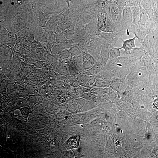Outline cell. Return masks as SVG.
Returning a JSON list of instances; mask_svg holds the SVG:
<instances>
[{"mask_svg":"<svg viewBox=\"0 0 158 158\" xmlns=\"http://www.w3.org/2000/svg\"><path fill=\"white\" fill-rule=\"evenodd\" d=\"M82 54L83 57V68L85 72L91 68L97 61L88 52L83 51Z\"/></svg>","mask_w":158,"mask_h":158,"instance_id":"1","label":"cell"},{"mask_svg":"<svg viewBox=\"0 0 158 158\" xmlns=\"http://www.w3.org/2000/svg\"><path fill=\"white\" fill-rule=\"evenodd\" d=\"M101 38L107 43L113 46L117 41L120 38L116 32H113L103 33L101 35Z\"/></svg>","mask_w":158,"mask_h":158,"instance_id":"2","label":"cell"},{"mask_svg":"<svg viewBox=\"0 0 158 158\" xmlns=\"http://www.w3.org/2000/svg\"><path fill=\"white\" fill-rule=\"evenodd\" d=\"M108 14L104 12L100 13L98 15V25L100 32H105Z\"/></svg>","mask_w":158,"mask_h":158,"instance_id":"3","label":"cell"},{"mask_svg":"<svg viewBox=\"0 0 158 158\" xmlns=\"http://www.w3.org/2000/svg\"><path fill=\"white\" fill-rule=\"evenodd\" d=\"M136 38L135 36L132 38L124 40L121 38L120 39L123 42V45L119 49H124V52H126L136 49L135 41Z\"/></svg>","mask_w":158,"mask_h":158,"instance_id":"4","label":"cell"},{"mask_svg":"<svg viewBox=\"0 0 158 158\" xmlns=\"http://www.w3.org/2000/svg\"><path fill=\"white\" fill-rule=\"evenodd\" d=\"M74 64L80 73L84 72L83 68V57L82 54L72 57Z\"/></svg>","mask_w":158,"mask_h":158,"instance_id":"5","label":"cell"},{"mask_svg":"<svg viewBox=\"0 0 158 158\" xmlns=\"http://www.w3.org/2000/svg\"><path fill=\"white\" fill-rule=\"evenodd\" d=\"M102 65L100 63L97 61L91 68L85 71L84 73L88 75H96L101 72Z\"/></svg>","mask_w":158,"mask_h":158,"instance_id":"6","label":"cell"},{"mask_svg":"<svg viewBox=\"0 0 158 158\" xmlns=\"http://www.w3.org/2000/svg\"><path fill=\"white\" fill-rule=\"evenodd\" d=\"M68 68L70 75L76 76L80 73L74 64L72 57L68 59Z\"/></svg>","mask_w":158,"mask_h":158,"instance_id":"7","label":"cell"},{"mask_svg":"<svg viewBox=\"0 0 158 158\" xmlns=\"http://www.w3.org/2000/svg\"><path fill=\"white\" fill-rule=\"evenodd\" d=\"M100 74L101 79L105 81H109L112 78L111 73L107 69L103 68L102 67Z\"/></svg>","mask_w":158,"mask_h":158,"instance_id":"8","label":"cell"},{"mask_svg":"<svg viewBox=\"0 0 158 158\" xmlns=\"http://www.w3.org/2000/svg\"><path fill=\"white\" fill-rule=\"evenodd\" d=\"M119 48H115L112 46L110 49L109 57L112 59H114L120 57L121 55V52Z\"/></svg>","mask_w":158,"mask_h":158,"instance_id":"9","label":"cell"},{"mask_svg":"<svg viewBox=\"0 0 158 158\" xmlns=\"http://www.w3.org/2000/svg\"><path fill=\"white\" fill-rule=\"evenodd\" d=\"M77 80L82 83L85 84L87 86L88 85L89 75L84 73H80L76 76Z\"/></svg>","mask_w":158,"mask_h":158,"instance_id":"10","label":"cell"},{"mask_svg":"<svg viewBox=\"0 0 158 158\" xmlns=\"http://www.w3.org/2000/svg\"><path fill=\"white\" fill-rule=\"evenodd\" d=\"M70 50L71 51L70 57L80 55L82 54L83 51L78 46H76L75 45L72 46Z\"/></svg>","mask_w":158,"mask_h":158,"instance_id":"11","label":"cell"},{"mask_svg":"<svg viewBox=\"0 0 158 158\" xmlns=\"http://www.w3.org/2000/svg\"><path fill=\"white\" fill-rule=\"evenodd\" d=\"M109 85L107 81H105L101 78L96 79L95 82L93 86L94 87H107Z\"/></svg>","mask_w":158,"mask_h":158,"instance_id":"12","label":"cell"},{"mask_svg":"<svg viewBox=\"0 0 158 158\" xmlns=\"http://www.w3.org/2000/svg\"><path fill=\"white\" fill-rule=\"evenodd\" d=\"M79 138L78 136L70 138L68 141V144L72 148H77L79 144Z\"/></svg>","mask_w":158,"mask_h":158,"instance_id":"13","label":"cell"},{"mask_svg":"<svg viewBox=\"0 0 158 158\" xmlns=\"http://www.w3.org/2000/svg\"><path fill=\"white\" fill-rule=\"evenodd\" d=\"M70 85L73 88H76L80 86H88L85 84L78 81L77 79L71 82L70 83Z\"/></svg>","mask_w":158,"mask_h":158,"instance_id":"14","label":"cell"},{"mask_svg":"<svg viewBox=\"0 0 158 158\" xmlns=\"http://www.w3.org/2000/svg\"><path fill=\"white\" fill-rule=\"evenodd\" d=\"M71 1V0H67V3L68 4V7H70V2Z\"/></svg>","mask_w":158,"mask_h":158,"instance_id":"15","label":"cell"}]
</instances>
